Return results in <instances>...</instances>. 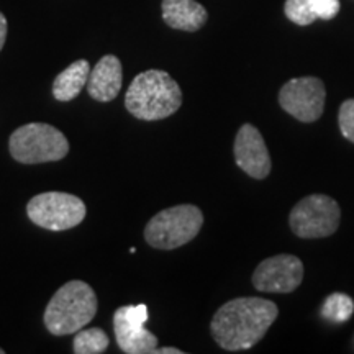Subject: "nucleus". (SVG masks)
I'll list each match as a JSON object with an SVG mask.
<instances>
[{"mask_svg": "<svg viewBox=\"0 0 354 354\" xmlns=\"http://www.w3.org/2000/svg\"><path fill=\"white\" fill-rule=\"evenodd\" d=\"M277 315V305L271 300L238 297L216 310L210 331L225 351H245L264 338Z\"/></svg>", "mask_w": 354, "mask_h": 354, "instance_id": "f257e3e1", "label": "nucleus"}, {"mask_svg": "<svg viewBox=\"0 0 354 354\" xmlns=\"http://www.w3.org/2000/svg\"><path fill=\"white\" fill-rule=\"evenodd\" d=\"M183 105V91L166 71L149 69L133 79L125 95V107L133 117L156 122L171 117Z\"/></svg>", "mask_w": 354, "mask_h": 354, "instance_id": "f03ea898", "label": "nucleus"}, {"mask_svg": "<svg viewBox=\"0 0 354 354\" xmlns=\"http://www.w3.org/2000/svg\"><path fill=\"white\" fill-rule=\"evenodd\" d=\"M97 308V295L87 282H66L44 310V326L55 336L74 335L95 317Z\"/></svg>", "mask_w": 354, "mask_h": 354, "instance_id": "7ed1b4c3", "label": "nucleus"}, {"mask_svg": "<svg viewBox=\"0 0 354 354\" xmlns=\"http://www.w3.org/2000/svg\"><path fill=\"white\" fill-rule=\"evenodd\" d=\"M202 225V210L190 203H183L154 215L145 228V240L156 250L171 251L192 241Z\"/></svg>", "mask_w": 354, "mask_h": 354, "instance_id": "20e7f679", "label": "nucleus"}, {"mask_svg": "<svg viewBox=\"0 0 354 354\" xmlns=\"http://www.w3.org/2000/svg\"><path fill=\"white\" fill-rule=\"evenodd\" d=\"M8 148L12 158L21 165L61 161L69 153L64 133L48 123H26L17 128L8 140Z\"/></svg>", "mask_w": 354, "mask_h": 354, "instance_id": "39448f33", "label": "nucleus"}, {"mask_svg": "<svg viewBox=\"0 0 354 354\" xmlns=\"http://www.w3.org/2000/svg\"><path fill=\"white\" fill-rule=\"evenodd\" d=\"M342 210L333 197L313 194L295 203L289 215L292 232L299 238L315 240L331 236L339 227Z\"/></svg>", "mask_w": 354, "mask_h": 354, "instance_id": "423d86ee", "label": "nucleus"}, {"mask_svg": "<svg viewBox=\"0 0 354 354\" xmlns=\"http://www.w3.org/2000/svg\"><path fill=\"white\" fill-rule=\"evenodd\" d=\"M28 218L51 232H64L82 223L87 209L82 198L66 192H44L35 196L26 205Z\"/></svg>", "mask_w": 354, "mask_h": 354, "instance_id": "0eeeda50", "label": "nucleus"}, {"mask_svg": "<svg viewBox=\"0 0 354 354\" xmlns=\"http://www.w3.org/2000/svg\"><path fill=\"white\" fill-rule=\"evenodd\" d=\"M326 88L318 77L290 79L279 92V104L302 123H313L323 115Z\"/></svg>", "mask_w": 354, "mask_h": 354, "instance_id": "6e6552de", "label": "nucleus"}, {"mask_svg": "<svg viewBox=\"0 0 354 354\" xmlns=\"http://www.w3.org/2000/svg\"><path fill=\"white\" fill-rule=\"evenodd\" d=\"M148 322V307L123 305L113 313V331L118 348L127 354H153L158 348V338L145 328Z\"/></svg>", "mask_w": 354, "mask_h": 354, "instance_id": "1a4fd4ad", "label": "nucleus"}, {"mask_svg": "<svg viewBox=\"0 0 354 354\" xmlns=\"http://www.w3.org/2000/svg\"><path fill=\"white\" fill-rule=\"evenodd\" d=\"M304 264L294 254H277L258 264L253 274L256 290L268 294H289L302 284Z\"/></svg>", "mask_w": 354, "mask_h": 354, "instance_id": "9d476101", "label": "nucleus"}, {"mask_svg": "<svg viewBox=\"0 0 354 354\" xmlns=\"http://www.w3.org/2000/svg\"><path fill=\"white\" fill-rule=\"evenodd\" d=\"M233 153L238 167L253 179H266L271 172L272 162L268 146L254 125L245 123L240 128L234 138Z\"/></svg>", "mask_w": 354, "mask_h": 354, "instance_id": "9b49d317", "label": "nucleus"}, {"mask_svg": "<svg viewBox=\"0 0 354 354\" xmlns=\"http://www.w3.org/2000/svg\"><path fill=\"white\" fill-rule=\"evenodd\" d=\"M122 82L123 69L120 59L113 55H107L99 59L88 74L87 92L97 102H112L120 94Z\"/></svg>", "mask_w": 354, "mask_h": 354, "instance_id": "f8f14e48", "label": "nucleus"}, {"mask_svg": "<svg viewBox=\"0 0 354 354\" xmlns=\"http://www.w3.org/2000/svg\"><path fill=\"white\" fill-rule=\"evenodd\" d=\"M161 10L166 25L183 32H197L209 19L205 7L196 0H162Z\"/></svg>", "mask_w": 354, "mask_h": 354, "instance_id": "ddd939ff", "label": "nucleus"}, {"mask_svg": "<svg viewBox=\"0 0 354 354\" xmlns=\"http://www.w3.org/2000/svg\"><path fill=\"white\" fill-rule=\"evenodd\" d=\"M284 12L295 25L307 26L317 19H335L339 12V0H286Z\"/></svg>", "mask_w": 354, "mask_h": 354, "instance_id": "4468645a", "label": "nucleus"}, {"mask_svg": "<svg viewBox=\"0 0 354 354\" xmlns=\"http://www.w3.org/2000/svg\"><path fill=\"white\" fill-rule=\"evenodd\" d=\"M91 64L87 59H77L69 64L64 71L57 74L53 82V95L59 102H69L81 94V91L87 86Z\"/></svg>", "mask_w": 354, "mask_h": 354, "instance_id": "2eb2a0df", "label": "nucleus"}, {"mask_svg": "<svg viewBox=\"0 0 354 354\" xmlns=\"http://www.w3.org/2000/svg\"><path fill=\"white\" fill-rule=\"evenodd\" d=\"M109 336L100 328L79 330L73 342V351L76 354H100L109 348Z\"/></svg>", "mask_w": 354, "mask_h": 354, "instance_id": "dca6fc26", "label": "nucleus"}, {"mask_svg": "<svg viewBox=\"0 0 354 354\" xmlns=\"http://www.w3.org/2000/svg\"><path fill=\"white\" fill-rule=\"evenodd\" d=\"M354 313V300L343 292H333L322 305L323 318L330 322L343 323L348 322Z\"/></svg>", "mask_w": 354, "mask_h": 354, "instance_id": "f3484780", "label": "nucleus"}, {"mask_svg": "<svg viewBox=\"0 0 354 354\" xmlns=\"http://www.w3.org/2000/svg\"><path fill=\"white\" fill-rule=\"evenodd\" d=\"M339 131L348 141L354 143V99L344 100L338 112Z\"/></svg>", "mask_w": 354, "mask_h": 354, "instance_id": "a211bd4d", "label": "nucleus"}, {"mask_svg": "<svg viewBox=\"0 0 354 354\" xmlns=\"http://www.w3.org/2000/svg\"><path fill=\"white\" fill-rule=\"evenodd\" d=\"M7 39V19L2 12H0V51H2L3 44Z\"/></svg>", "mask_w": 354, "mask_h": 354, "instance_id": "6ab92c4d", "label": "nucleus"}, {"mask_svg": "<svg viewBox=\"0 0 354 354\" xmlns=\"http://www.w3.org/2000/svg\"><path fill=\"white\" fill-rule=\"evenodd\" d=\"M153 354H183V351L177 348H171V346H166V348H156L154 349Z\"/></svg>", "mask_w": 354, "mask_h": 354, "instance_id": "aec40b11", "label": "nucleus"}, {"mask_svg": "<svg viewBox=\"0 0 354 354\" xmlns=\"http://www.w3.org/2000/svg\"><path fill=\"white\" fill-rule=\"evenodd\" d=\"M3 353H6V351H3V349H2V348H0V354H3Z\"/></svg>", "mask_w": 354, "mask_h": 354, "instance_id": "412c9836", "label": "nucleus"}]
</instances>
